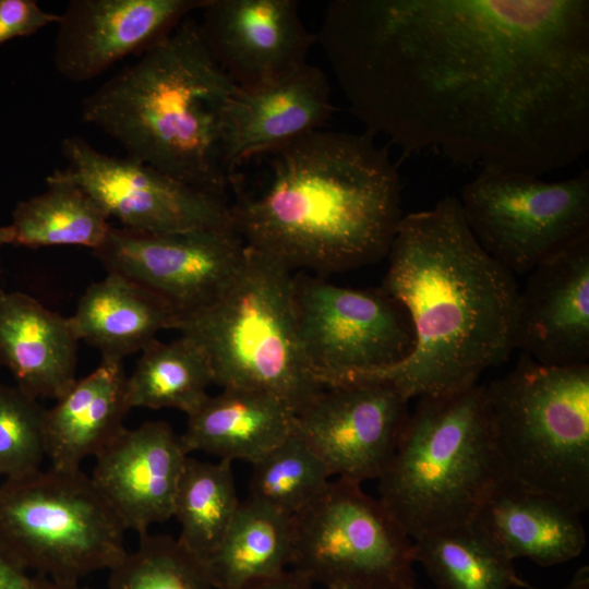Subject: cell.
I'll return each instance as SVG.
<instances>
[{
  "instance_id": "26",
  "label": "cell",
  "mask_w": 589,
  "mask_h": 589,
  "mask_svg": "<svg viewBox=\"0 0 589 589\" xmlns=\"http://www.w3.org/2000/svg\"><path fill=\"white\" fill-rule=\"evenodd\" d=\"M47 189L20 201L11 223V244L38 249L75 245L97 250L111 225L98 203L77 184L55 172L46 178Z\"/></svg>"
},
{
  "instance_id": "28",
  "label": "cell",
  "mask_w": 589,
  "mask_h": 589,
  "mask_svg": "<svg viewBox=\"0 0 589 589\" xmlns=\"http://www.w3.org/2000/svg\"><path fill=\"white\" fill-rule=\"evenodd\" d=\"M420 563L435 589H533L513 561L471 526L412 539Z\"/></svg>"
},
{
  "instance_id": "36",
  "label": "cell",
  "mask_w": 589,
  "mask_h": 589,
  "mask_svg": "<svg viewBox=\"0 0 589 589\" xmlns=\"http://www.w3.org/2000/svg\"><path fill=\"white\" fill-rule=\"evenodd\" d=\"M562 589H589V568H588V566L580 567L574 574L570 581Z\"/></svg>"
},
{
  "instance_id": "33",
  "label": "cell",
  "mask_w": 589,
  "mask_h": 589,
  "mask_svg": "<svg viewBox=\"0 0 589 589\" xmlns=\"http://www.w3.org/2000/svg\"><path fill=\"white\" fill-rule=\"evenodd\" d=\"M60 13L45 11L35 0H0V46L58 24Z\"/></svg>"
},
{
  "instance_id": "27",
  "label": "cell",
  "mask_w": 589,
  "mask_h": 589,
  "mask_svg": "<svg viewBox=\"0 0 589 589\" xmlns=\"http://www.w3.org/2000/svg\"><path fill=\"white\" fill-rule=\"evenodd\" d=\"M125 381L130 409L171 408L193 412L208 396L213 371L203 349L181 335L170 341L154 340L143 349Z\"/></svg>"
},
{
  "instance_id": "35",
  "label": "cell",
  "mask_w": 589,
  "mask_h": 589,
  "mask_svg": "<svg viewBox=\"0 0 589 589\" xmlns=\"http://www.w3.org/2000/svg\"><path fill=\"white\" fill-rule=\"evenodd\" d=\"M313 585L304 576L288 569L276 578L255 582L242 589H313Z\"/></svg>"
},
{
  "instance_id": "6",
  "label": "cell",
  "mask_w": 589,
  "mask_h": 589,
  "mask_svg": "<svg viewBox=\"0 0 589 589\" xmlns=\"http://www.w3.org/2000/svg\"><path fill=\"white\" fill-rule=\"evenodd\" d=\"M247 250L245 263L229 287L206 308L178 318L173 329L203 349L214 384L273 394L296 414L324 386L299 340L294 275Z\"/></svg>"
},
{
  "instance_id": "22",
  "label": "cell",
  "mask_w": 589,
  "mask_h": 589,
  "mask_svg": "<svg viewBox=\"0 0 589 589\" xmlns=\"http://www.w3.org/2000/svg\"><path fill=\"white\" fill-rule=\"evenodd\" d=\"M125 381L122 360L101 359L45 409L46 457L51 467L81 469L82 461L96 457L125 428L123 418L130 410Z\"/></svg>"
},
{
  "instance_id": "19",
  "label": "cell",
  "mask_w": 589,
  "mask_h": 589,
  "mask_svg": "<svg viewBox=\"0 0 589 589\" xmlns=\"http://www.w3.org/2000/svg\"><path fill=\"white\" fill-rule=\"evenodd\" d=\"M334 110L325 73L309 62L275 80L237 86L225 122L229 178L243 160L324 129Z\"/></svg>"
},
{
  "instance_id": "34",
  "label": "cell",
  "mask_w": 589,
  "mask_h": 589,
  "mask_svg": "<svg viewBox=\"0 0 589 589\" xmlns=\"http://www.w3.org/2000/svg\"><path fill=\"white\" fill-rule=\"evenodd\" d=\"M34 578L0 545V589H33Z\"/></svg>"
},
{
  "instance_id": "15",
  "label": "cell",
  "mask_w": 589,
  "mask_h": 589,
  "mask_svg": "<svg viewBox=\"0 0 589 589\" xmlns=\"http://www.w3.org/2000/svg\"><path fill=\"white\" fill-rule=\"evenodd\" d=\"M199 12L207 49L238 87L294 71L316 43L294 0H205Z\"/></svg>"
},
{
  "instance_id": "14",
  "label": "cell",
  "mask_w": 589,
  "mask_h": 589,
  "mask_svg": "<svg viewBox=\"0 0 589 589\" xmlns=\"http://www.w3.org/2000/svg\"><path fill=\"white\" fill-rule=\"evenodd\" d=\"M407 399L385 382H351L324 389L293 417V432L332 478L377 480L410 414Z\"/></svg>"
},
{
  "instance_id": "9",
  "label": "cell",
  "mask_w": 589,
  "mask_h": 589,
  "mask_svg": "<svg viewBox=\"0 0 589 589\" xmlns=\"http://www.w3.org/2000/svg\"><path fill=\"white\" fill-rule=\"evenodd\" d=\"M361 485L330 480L315 501L292 517L290 569L325 588L416 585L411 538L382 501Z\"/></svg>"
},
{
  "instance_id": "38",
  "label": "cell",
  "mask_w": 589,
  "mask_h": 589,
  "mask_svg": "<svg viewBox=\"0 0 589 589\" xmlns=\"http://www.w3.org/2000/svg\"><path fill=\"white\" fill-rule=\"evenodd\" d=\"M326 589H388L385 587L370 584H339L327 587Z\"/></svg>"
},
{
  "instance_id": "37",
  "label": "cell",
  "mask_w": 589,
  "mask_h": 589,
  "mask_svg": "<svg viewBox=\"0 0 589 589\" xmlns=\"http://www.w3.org/2000/svg\"><path fill=\"white\" fill-rule=\"evenodd\" d=\"M33 589H88L81 587L79 584L57 582L46 578H34Z\"/></svg>"
},
{
  "instance_id": "31",
  "label": "cell",
  "mask_w": 589,
  "mask_h": 589,
  "mask_svg": "<svg viewBox=\"0 0 589 589\" xmlns=\"http://www.w3.org/2000/svg\"><path fill=\"white\" fill-rule=\"evenodd\" d=\"M107 589H214L205 561L167 534H143L109 570Z\"/></svg>"
},
{
  "instance_id": "25",
  "label": "cell",
  "mask_w": 589,
  "mask_h": 589,
  "mask_svg": "<svg viewBox=\"0 0 589 589\" xmlns=\"http://www.w3.org/2000/svg\"><path fill=\"white\" fill-rule=\"evenodd\" d=\"M292 518L251 498L240 503L223 541L205 565L214 589H242L290 567Z\"/></svg>"
},
{
  "instance_id": "11",
  "label": "cell",
  "mask_w": 589,
  "mask_h": 589,
  "mask_svg": "<svg viewBox=\"0 0 589 589\" xmlns=\"http://www.w3.org/2000/svg\"><path fill=\"white\" fill-rule=\"evenodd\" d=\"M293 300L304 358L324 387L394 366L414 348L408 312L382 288L352 289L298 275Z\"/></svg>"
},
{
  "instance_id": "8",
  "label": "cell",
  "mask_w": 589,
  "mask_h": 589,
  "mask_svg": "<svg viewBox=\"0 0 589 589\" xmlns=\"http://www.w3.org/2000/svg\"><path fill=\"white\" fill-rule=\"evenodd\" d=\"M125 528L81 469L55 467L0 484V545L25 569L79 584L127 554Z\"/></svg>"
},
{
  "instance_id": "18",
  "label": "cell",
  "mask_w": 589,
  "mask_h": 589,
  "mask_svg": "<svg viewBox=\"0 0 589 589\" xmlns=\"http://www.w3.org/2000/svg\"><path fill=\"white\" fill-rule=\"evenodd\" d=\"M188 456L167 422L148 421L124 428L95 457L91 478L125 530L141 537L172 517Z\"/></svg>"
},
{
  "instance_id": "40",
  "label": "cell",
  "mask_w": 589,
  "mask_h": 589,
  "mask_svg": "<svg viewBox=\"0 0 589 589\" xmlns=\"http://www.w3.org/2000/svg\"><path fill=\"white\" fill-rule=\"evenodd\" d=\"M406 589H425V588H418L416 585H413V586H410V587H408Z\"/></svg>"
},
{
  "instance_id": "39",
  "label": "cell",
  "mask_w": 589,
  "mask_h": 589,
  "mask_svg": "<svg viewBox=\"0 0 589 589\" xmlns=\"http://www.w3.org/2000/svg\"><path fill=\"white\" fill-rule=\"evenodd\" d=\"M5 244H11V231L8 225L0 226V249Z\"/></svg>"
},
{
  "instance_id": "32",
  "label": "cell",
  "mask_w": 589,
  "mask_h": 589,
  "mask_svg": "<svg viewBox=\"0 0 589 589\" xmlns=\"http://www.w3.org/2000/svg\"><path fill=\"white\" fill-rule=\"evenodd\" d=\"M45 409L16 385L0 384V477L40 469L46 457Z\"/></svg>"
},
{
  "instance_id": "13",
  "label": "cell",
  "mask_w": 589,
  "mask_h": 589,
  "mask_svg": "<svg viewBox=\"0 0 589 589\" xmlns=\"http://www.w3.org/2000/svg\"><path fill=\"white\" fill-rule=\"evenodd\" d=\"M61 146L68 166L53 172L87 192L122 228L169 233L232 225L226 197L135 159L101 153L76 135Z\"/></svg>"
},
{
  "instance_id": "1",
  "label": "cell",
  "mask_w": 589,
  "mask_h": 589,
  "mask_svg": "<svg viewBox=\"0 0 589 589\" xmlns=\"http://www.w3.org/2000/svg\"><path fill=\"white\" fill-rule=\"evenodd\" d=\"M315 35L350 112L407 154L540 177L589 148L588 0H335Z\"/></svg>"
},
{
  "instance_id": "16",
  "label": "cell",
  "mask_w": 589,
  "mask_h": 589,
  "mask_svg": "<svg viewBox=\"0 0 589 589\" xmlns=\"http://www.w3.org/2000/svg\"><path fill=\"white\" fill-rule=\"evenodd\" d=\"M205 0H71L60 13L53 63L82 83L167 37Z\"/></svg>"
},
{
  "instance_id": "20",
  "label": "cell",
  "mask_w": 589,
  "mask_h": 589,
  "mask_svg": "<svg viewBox=\"0 0 589 589\" xmlns=\"http://www.w3.org/2000/svg\"><path fill=\"white\" fill-rule=\"evenodd\" d=\"M471 527L513 562L527 558L548 567L584 551L580 513L563 502L502 479Z\"/></svg>"
},
{
  "instance_id": "24",
  "label": "cell",
  "mask_w": 589,
  "mask_h": 589,
  "mask_svg": "<svg viewBox=\"0 0 589 589\" xmlns=\"http://www.w3.org/2000/svg\"><path fill=\"white\" fill-rule=\"evenodd\" d=\"M79 340L98 349L101 359L123 360L173 329L177 315L159 297L133 280L107 272L91 284L69 317Z\"/></svg>"
},
{
  "instance_id": "2",
  "label": "cell",
  "mask_w": 589,
  "mask_h": 589,
  "mask_svg": "<svg viewBox=\"0 0 589 589\" xmlns=\"http://www.w3.org/2000/svg\"><path fill=\"white\" fill-rule=\"evenodd\" d=\"M231 224L245 247L291 272H341L387 255L401 214L400 177L369 133L317 130L240 163ZM233 168V169H235Z\"/></svg>"
},
{
  "instance_id": "29",
  "label": "cell",
  "mask_w": 589,
  "mask_h": 589,
  "mask_svg": "<svg viewBox=\"0 0 589 589\" xmlns=\"http://www.w3.org/2000/svg\"><path fill=\"white\" fill-rule=\"evenodd\" d=\"M240 503L232 461L212 462L188 456L172 512L180 525L179 541L207 558L223 541Z\"/></svg>"
},
{
  "instance_id": "23",
  "label": "cell",
  "mask_w": 589,
  "mask_h": 589,
  "mask_svg": "<svg viewBox=\"0 0 589 589\" xmlns=\"http://www.w3.org/2000/svg\"><path fill=\"white\" fill-rule=\"evenodd\" d=\"M188 417L180 435L187 454H206L254 464L292 432L294 412L273 394L225 387Z\"/></svg>"
},
{
  "instance_id": "21",
  "label": "cell",
  "mask_w": 589,
  "mask_h": 589,
  "mask_svg": "<svg viewBox=\"0 0 589 589\" xmlns=\"http://www.w3.org/2000/svg\"><path fill=\"white\" fill-rule=\"evenodd\" d=\"M79 341L69 317L0 288V364L21 390L35 399L62 397L77 381Z\"/></svg>"
},
{
  "instance_id": "7",
  "label": "cell",
  "mask_w": 589,
  "mask_h": 589,
  "mask_svg": "<svg viewBox=\"0 0 589 589\" xmlns=\"http://www.w3.org/2000/svg\"><path fill=\"white\" fill-rule=\"evenodd\" d=\"M484 392L503 479L587 510L589 363L549 366L520 353Z\"/></svg>"
},
{
  "instance_id": "5",
  "label": "cell",
  "mask_w": 589,
  "mask_h": 589,
  "mask_svg": "<svg viewBox=\"0 0 589 589\" xmlns=\"http://www.w3.org/2000/svg\"><path fill=\"white\" fill-rule=\"evenodd\" d=\"M503 472L484 386L418 398L378 477V498L412 539L469 527Z\"/></svg>"
},
{
  "instance_id": "10",
  "label": "cell",
  "mask_w": 589,
  "mask_h": 589,
  "mask_svg": "<svg viewBox=\"0 0 589 589\" xmlns=\"http://www.w3.org/2000/svg\"><path fill=\"white\" fill-rule=\"evenodd\" d=\"M459 203L481 248L515 274L589 236V171L563 181L484 167L464 185Z\"/></svg>"
},
{
  "instance_id": "30",
  "label": "cell",
  "mask_w": 589,
  "mask_h": 589,
  "mask_svg": "<svg viewBox=\"0 0 589 589\" xmlns=\"http://www.w3.org/2000/svg\"><path fill=\"white\" fill-rule=\"evenodd\" d=\"M252 467L248 498L291 518L315 501L332 480L322 460L293 428Z\"/></svg>"
},
{
  "instance_id": "3",
  "label": "cell",
  "mask_w": 589,
  "mask_h": 589,
  "mask_svg": "<svg viewBox=\"0 0 589 589\" xmlns=\"http://www.w3.org/2000/svg\"><path fill=\"white\" fill-rule=\"evenodd\" d=\"M387 256L381 288L408 312L414 348L402 362L351 382H385L410 400L469 388L508 359L515 275L478 243L457 197L404 215Z\"/></svg>"
},
{
  "instance_id": "12",
  "label": "cell",
  "mask_w": 589,
  "mask_h": 589,
  "mask_svg": "<svg viewBox=\"0 0 589 589\" xmlns=\"http://www.w3.org/2000/svg\"><path fill=\"white\" fill-rule=\"evenodd\" d=\"M93 254L107 272L163 299L178 320L214 302L241 271L248 250L232 225L169 233L111 227Z\"/></svg>"
},
{
  "instance_id": "4",
  "label": "cell",
  "mask_w": 589,
  "mask_h": 589,
  "mask_svg": "<svg viewBox=\"0 0 589 589\" xmlns=\"http://www.w3.org/2000/svg\"><path fill=\"white\" fill-rule=\"evenodd\" d=\"M236 87L187 17L85 97L81 116L129 158L225 197V122Z\"/></svg>"
},
{
  "instance_id": "17",
  "label": "cell",
  "mask_w": 589,
  "mask_h": 589,
  "mask_svg": "<svg viewBox=\"0 0 589 589\" xmlns=\"http://www.w3.org/2000/svg\"><path fill=\"white\" fill-rule=\"evenodd\" d=\"M519 290L513 349L549 366L589 359V236L536 266Z\"/></svg>"
}]
</instances>
